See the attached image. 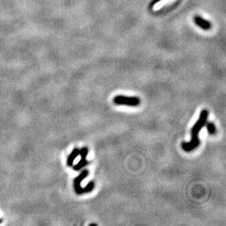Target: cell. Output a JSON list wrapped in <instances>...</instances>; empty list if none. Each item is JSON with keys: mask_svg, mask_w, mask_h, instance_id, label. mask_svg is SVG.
<instances>
[{"mask_svg": "<svg viewBox=\"0 0 226 226\" xmlns=\"http://www.w3.org/2000/svg\"><path fill=\"white\" fill-rule=\"evenodd\" d=\"M209 116V111L206 109L203 110L201 112L200 117H199L198 120L196 121V123L194 124L191 130L192 133V139L188 143L183 142L182 144V148L185 151H191L194 150L195 148H197L200 144V140H199L198 135L201 129L206 124L207 118Z\"/></svg>", "mask_w": 226, "mask_h": 226, "instance_id": "obj_1", "label": "cell"}, {"mask_svg": "<svg viewBox=\"0 0 226 226\" xmlns=\"http://www.w3.org/2000/svg\"><path fill=\"white\" fill-rule=\"evenodd\" d=\"M89 170H83L76 178H74L73 180V187L75 189V193L78 195H82L84 193H89L92 192L94 188V182H89L85 187H81V184L84 178H86L89 175Z\"/></svg>", "mask_w": 226, "mask_h": 226, "instance_id": "obj_2", "label": "cell"}, {"mask_svg": "<svg viewBox=\"0 0 226 226\" xmlns=\"http://www.w3.org/2000/svg\"><path fill=\"white\" fill-rule=\"evenodd\" d=\"M113 101L117 105H128L132 107L138 106L140 103V100L137 97H127L123 95L116 96L113 98Z\"/></svg>", "mask_w": 226, "mask_h": 226, "instance_id": "obj_3", "label": "cell"}, {"mask_svg": "<svg viewBox=\"0 0 226 226\" xmlns=\"http://www.w3.org/2000/svg\"><path fill=\"white\" fill-rule=\"evenodd\" d=\"M194 22L197 26H198L199 27L204 30H209L211 29V27H212L211 23L209 21L201 18V16H195L194 18Z\"/></svg>", "mask_w": 226, "mask_h": 226, "instance_id": "obj_4", "label": "cell"}, {"mask_svg": "<svg viewBox=\"0 0 226 226\" xmlns=\"http://www.w3.org/2000/svg\"><path fill=\"white\" fill-rule=\"evenodd\" d=\"M79 151L80 149H78V148H75L72 152L70 153V155L68 156L67 159V165L68 166H73V163H74V160L77 158V157L79 155Z\"/></svg>", "mask_w": 226, "mask_h": 226, "instance_id": "obj_5", "label": "cell"}, {"mask_svg": "<svg viewBox=\"0 0 226 226\" xmlns=\"http://www.w3.org/2000/svg\"><path fill=\"white\" fill-rule=\"evenodd\" d=\"M88 164H89V161L87 160L86 157H81V159H80L79 162L76 165H75V166H73V170H81L82 168H83V167L87 166Z\"/></svg>", "mask_w": 226, "mask_h": 226, "instance_id": "obj_6", "label": "cell"}, {"mask_svg": "<svg viewBox=\"0 0 226 226\" xmlns=\"http://www.w3.org/2000/svg\"><path fill=\"white\" fill-rule=\"evenodd\" d=\"M206 129L208 130L209 133L210 135H214L216 133V127L213 123L209 122L206 124Z\"/></svg>", "mask_w": 226, "mask_h": 226, "instance_id": "obj_7", "label": "cell"}, {"mask_svg": "<svg viewBox=\"0 0 226 226\" xmlns=\"http://www.w3.org/2000/svg\"><path fill=\"white\" fill-rule=\"evenodd\" d=\"M88 154H89V149H88V148H87V147H83V148H82V149H80L79 155L81 157H86V158Z\"/></svg>", "mask_w": 226, "mask_h": 226, "instance_id": "obj_8", "label": "cell"}, {"mask_svg": "<svg viewBox=\"0 0 226 226\" xmlns=\"http://www.w3.org/2000/svg\"><path fill=\"white\" fill-rule=\"evenodd\" d=\"M160 1H161V0H153L152 2L151 3V5H150V6H149V7H153L154 6H155V5H156L157 3H158L159 2H160Z\"/></svg>", "mask_w": 226, "mask_h": 226, "instance_id": "obj_9", "label": "cell"}, {"mask_svg": "<svg viewBox=\"0 0 226 226\" xmlns=\"http://www.w3.org/2000/svg\"><path fill=\"white\" fill-rule=\"evenodd\" d=\"M2 219H0V223H2Z\"/></svg>", "mask_w": 226, "mask_h": 226, "instance_id": "obj_10", "label": "cell"}]
</instances>
